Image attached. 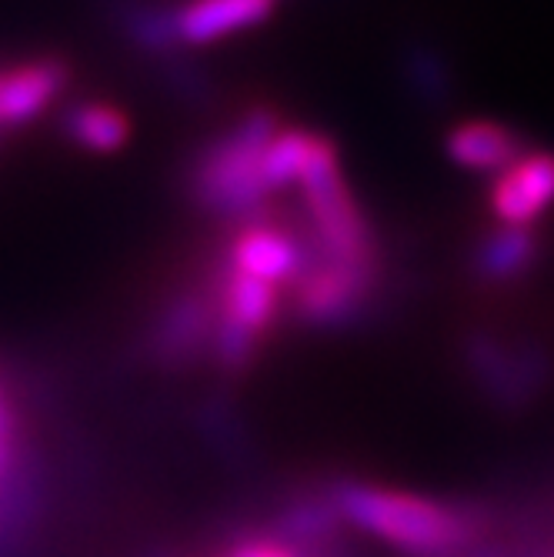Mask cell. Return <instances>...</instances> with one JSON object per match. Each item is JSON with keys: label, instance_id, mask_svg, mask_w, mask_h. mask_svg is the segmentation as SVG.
Masks as SVG:
<instances>
[{"label": "cell", "instance_id": "cell-3", "mask_svg": "<svg viewBox=\"0 0 554 557\" xmlns=\"http://www.w3.org/2000/svg\"><path fill=\"white\" fill-rule=\"evenodd\" d=\"M465 371L491 408L518 414L544 394L551 364L547 354L531 341L508 344L478 331L465 337Z\"/></svg>", "mask_w": 554, "mask_h": 557}, {"label": "cell", "instance_id": "cell-6", "mask_svg": "<svg viewBox=\"0 0 554 557\" xmlns=\"http://www.w3.org/2000/svg\"><path fill=\"white\" fill-rule=\"evenodd\" d=\"M308 240L305 231H291L274 221H247L227 240V268L274 287H294L305 271Z\"/></svg>", "mask_w": 554, "mask_h": 557}, {"label": "cell", "instance_id": "cell-11", "mask_svg": "<svg viewBox=\"0 0 554 557\" xmlns=\"http://www.w3.org/2000/svg\"><path fill=\"white\" fill-rule=\"evenodd\" d=\"M444 147L458 168L478 174H501L528 150L521 134L497 121H465L447 134Z\"/></svg>", "mask_w": 554, "mask_h": 557}, {"label": "cell", "instance_id": "cell-16", "mask_svg": "<svg viewBox=\"0 0 554 557\" xmlns=\"http://www.w3.org/2000/svg\"><path fill=\"white\" fill-rule=\"evenodd\" d=\"M21 458H24V444H21L17 414H14V404H11L8 391L0 387V481L14 478Z\"/></svg>", "mask_w": 554, "mask_h": 557}, {"label": "cell", "instance_id": "cell-7", "mask_svg": "<svg viewBox=\"0 0 554 557\" xmlns=\"http://www.w3.org/2000/svg\"><path fill=\"white\" fill-rule=\"evenodd\" d=\"M554 205V154L525 150V154L497 174L491 187L494 218L505 227H534V221Z\"/></svg>", "mask_w": 554, "mask_h": 557}, {"label": "cell", "instance_id": "cell-17", "mask_svg": "<svg viewBox=\"0 0 554 557\" xmlns=\"http://www.w3.org/2000/svg\"><path fill=\"white\" fill-rule=\"evenodd\" d=\"M224 557H305V554H297L294 547H287L284 541L271 537L268 531L264 534H247V537H237Z\"/></svg>", "mask_w": 554, "mask_h": 557}, {"label": "cell", "instance_id": "cell-8", "mask_svg": "<svg viewBox=\"0 0 554 557\" xmlns=\"http://www.w3.org/2000/svg\"><path fill=\"white\" fill-rule=\"evenodd\" d=\"M71 74L64 61L44 58L0 71V131L24 127L64 94Z\"/></svg>", "mask_w": 554, "mask_h": 557}, {"label": "cell", "instance_id": "cell-1", "mask_svg": "<svg viewBox=\"0 0 554 557\" xmlns=\"http://www.w3.org/2000/svg\"><path fill=\"white\" fill-rule=\"evenodd\" d=\"M344 524L358 528L408 557L468 550L488 541L491 511L481 504H444L411 491H394L355 478L324 484Z\"/></svg>", "mask_w": 554, "mask_h": 557}, {"label": "cell", "instance_id": "cell-9", "mask_svg": "<svg viewBox=\"0 0 554 557\" xmlns=\"http://www.w3.org/2000/svg\"><path fill=\"white\" fill-rule=\"evenodd\" d=\"M274 8L278 0H187V4H181L171 14L174 44H214L221 37L264 24L274 14Z\"/></svg>", "mask_w": 554, "mask_h": 557}, {"label": "cell", "instance_id": "cell-2", "mask_svg": "<svg viewBox=\"0 0 554 557\" xmlns=\"http://www.w3.org/2000/svg\"><path fill=\"white\" fill-rule=\"evenodd\" d=\"M278 131L281 117L271 108H250L227 134L200 150L190 174L197 205L227 218L255 214L268 205L271 194L261 177V158Z\"/></svg>", "mask_w": 554, "mask_h": 557}, {"label": "cell", "instance_id": "cell-5", "mask_svg": "<svg viewBox=\"0 0 554 557\" xmlns=\"http://www.w3.org/2000/svg\"><path fill=\"white\" fill-rule=\"evenodd\" d=\"M214 327H218L214 281L211 287L177 290L147 331V358L168 371L190 368L194 361L211 354Z\"/></svg>", "mask_w": 554, "mask_h": 557}, {"label": "cell", "instance_id": "cell-12", "mask_svg": "<svg viewBox=\"0 0 554 557\" xmlns=\"http://www.w3.org/2000/svg\"><path fill=\"white\" fill-rule=\"evenodd\" d=\"M214 294H218L221 318H227V321L241 324L244 331L268 341V334L281 314V287L227 268L221 277H214Z\"/></svg>", "mask_w": 554, "mask_h": 557}, {"label": "cell", "instance_id": "cell-4", "mask_svg": "<svg viewBox=\"0 0 554 557\" xmlns=\"http://www.w3.org/2000/svg\"><path fill=\"white\" fill-rule=\"evenodd\" d=\"M378 277L381 271L344 268L308 255L305 271L291 287V311L297 314V321L321 331L355 324L358 314H365L368 308Z\"/></svg>", "mask_w": 554, "mask_h": 557}, {"label": "cell", "instance_id": "cell-14", "mask_svg": "<svg viewBox=\"0 0 554 557\" xmlns=\"http://www.w3.org/2000/svg\"><path fill=\"white\" fill-rule=\"evenodd\" d=\"M67 137L90 154H118L131 140V121L114 104H77L64 117Z\"/></svg>", "mask_w": 554, "mask_h": 557}, {"label": "cell", "instance_id": "cell-13", "mask_svg": "<svg viewBox=\"0 0 554 557\" xmlns=\"http://www.w3.org/2000/svg\"><path fill=\"white\" fill-rule=\"evenodd\" d=\"M541 255V240L534 227H505L491 231L475 250V274L481 284H515L525 277Z\"/></svg>", "mask_w": 554, "mask_h": 557}, {"label": "cell", "instance_id": "cell-15", "mask_svg": "<svg viewBox=\"0 0 554 557\" xmlns=\"http://www.w3.org/2000/svg\"><path fill=\"white\" fill-rule=\"evenodd\" d=\"M261 337L244 331L241 324L227 321L218 314V327H214V341H211V364L224 374V377H241L255 368L258 350H261Z\"/></svg>", "mask_w": 554, "mask_h": 557}, {"label": "cell", "instance_id": "cell-10", "mask_svg": "<svg viewBox=\"0 0 554 557\" xmlns=\"http://www.w3.org/2000/svg\"><path fill=\"white\" fill-rule=\"evenodd\" d=\"M341 524H344V518L337 515L334 500L328 497V491L321 484V487L287 497L278 508L274 528L268 534L284 541L297 554H308V550H328L331 541L337 537Z\"/></svg>", "mask_w": 554, "mask_h": 557}, {"label": "cell", "instance_id": "cell-18", "mask_svg": "<svg viewBox=\"0 0 554 557\" xmlns=\"http://www.w3.org/2000/svg\"><path fill=\"white\" fill-rule=\"evenodd\" d=\"M147 557H171V554H147Z\"/></svg>", "mask_w": 554, "mask_h": 557}]
</instances>
